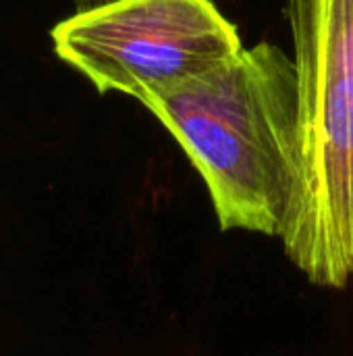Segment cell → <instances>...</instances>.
Instances as JSON below:
<instances>
[{
  "instance_id": "cell-1",
  "label": "cell",
  "mask_w": 353,
  "mask_h": 356,
  "mask_svg": "<svg viewBox=\"0 0 353 356\" xmlns=\"http://www.w3.org/2000/svg\"><path fill=\"white\" fill-rule=\"evenodd\" d=\"M144 106L206 184L223 232L281 236L298 177L293 56L262 40Z\"/></svg>"
},
{
  "instance_id": "cell-4",
  "label": "cell",
  "mask_w": 353,
  "mask_h": 356,
  "mask_svg": "<svg viewBox=\"0 0 353 356\" xmlns=\"http://www.w3.org/2000/svg\"><path fill=\"white\" fill-rule=\"evenodd\" d=\"M77 4V10L81 8H92V6H98V4H104V2H110V0H73Z\"/></svg>"
},
{
  "instance_id": "cell-3",
  "label": "cell",
  "mask_w": 353,
  "mask_h": 356,
  "mask_svg": "<svg viewBox=\"0 0 353 356\" xmlns=\"http://www.w3.org/2000/svg\"><path fill=\"white\" fill-rule=\"evenodd\" d=\"M56 56L98 94L139 104L208 75L246 46L212 0H110L50 31Z\"/></svg>"
},
{
  "instance_id": "cell-2",
  "label": "cell",
  "mask_w": 353,
  "mask_h": 356,
  "mask_svg": "<svg viewBox=\"0 0 353 356\" xmlns=\"http://www.w3.org/2000/svg\"><path fill=\"white\" fill-rule=\"evenodd\" d=\"M298 73V177L281 229L316 286L353 280V0H287Z\"/></svg>"
}]
</instances>
